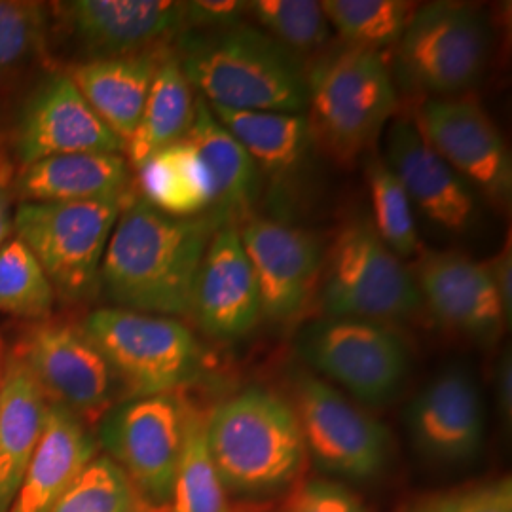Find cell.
<instances>
[{
    "label": "cell",
    "mask_w": 512,
    "mask_h": 512,
    "mask_svg": "<svg viewBox=\"0 0 512 512\" xmlns=\"http://www.w3.org/2000/svg\"><path fill=\"white\" fill-rule=\"evenodd\" d=\"M222 224L230 222L215 213L181 219L128 196L101 262L99 293L122 310L190 315L203 255Z\"/></svg>",
    "instance_id": "cell-1"
},
{
    "label": "cell",
    "mask_w": 512,
    "mask_h": 512,
    "mask_svg": "<svg viewBox=\"0 0 512 512\" xmlns=\"http://www.w3.org/2000/svg\"><path fill=\"white\" fill-rule=\"evenodd\" d=\"M179 65L205 103L232 110L304 114L308 69L302 59L256 25L186 31Z\"/></svg>",
    "instance_id": "cell-2"
},
{
    "label": "cell",
    "mask_w": 512,
    "mask_h": 512,
    "mask_svg": "<svg viewBox=\"0 0 512 512\" xmlns=\"http://www.w3.org/2000/svg\"><path fill=\"white\" fill-rule=\"evenodd\" d=\"M205 437L224 490L241 499L291 490L308 459L293 404L260 387L219 404Z\"/></svg>",
    "instance_id": "cell-3"
},
{
    "label": "cell",
    "mask_w": 512,
    "mask_h": 512,
    "mask_svg": "<svg viewBox=\"0 0 512 512\" xmlns=\"http://www.w3.org/2000/svg\"><path fill=\"white\" fill-rule=\"evenodd\" d=\"M399 107L384 55L344 46L308 69L306 120L311 143L336 164L351 165L376 143Z\"/></svg>",
    "instance_id": "cell-4"
},
{
    "label": "cell",
    "mask_w": 512,
    "mask_h": 512,
    "mask_svg": "<svg viewBox=\"0 0 512 512\" xmlns=\"http://www.w3.org/2000/svg\"><path fill=\"white\" fill-rule=\"evenodd\" d=\"M317 294L325 317L403 323L423 308L412 270L395 255L370 220H353L334 238Z\"/></svg>",
    "instance_id": "cell-5"
},
{
    "label": "cell",
    "mask_w": 512,
    "mask_h": 512,
    "mask_svg": "<svg viewBox=\"0 0 512 512\" xmlns=\"http://www.w3.org/2000/svg\"><path fill=\"white\" fill-rule=\"evenodd\" d=\"M128 196L19 202L12 215V232L37 256L63 302L80 304L99 293L101 262Z\"/></svg>",
    "instance_id": "cell-6"
},
{
    "label": "cell",
    "mask_w": 512,
    "mask_h": 512,
    "mask_svg": "<svg viewBox=\"0 0 512 512\" xmlns=\"http://www.w3.org/2000/svg\"><path fill=\"white\" fill-rule=\"evenodd\" d=\"M80 329L107 357L124 399L175 393L202 372V346L175 317L101 308Z\"/></svg>",
    "instance_id": "cell-7"
},
{
    "label": "cell",
    "mask_w": 512,
    "mask_h": 512,
    "mask_svg": "<svg viewBox=\"0 0 512 512\" xmlns=\"http://www.w3.org/2000/svg\"><path fill=\"white\" fill-rule=\"evenodd\" d=\"M397 46V78L431 99L459 97L486 73L492 52L488 19L475 6L429 2L416 8Z\"/></svg>",
    "instance_id": "cell-8"
},
{
    "label": "cell",
    "mask_w": 512,
    "mask_h": 512,
    "mask_svg": "<svg viewBox=\"0 0 512 512\" xmlns=\"http://www.w3.org/2000/svg\"><path fill=\"white\" fill-rule=\"evenodd\" d=\"M194 404L179 391L124 399L99 420L97 442L148 512H167Z\"/></svg>",
    "instance_id": "cell-9"
},
{
    "label": "cell",
    "mask_w": 512,
    "mask_h": 512,
    "mask_svg": "<svg viewBox=\"0 0 512 512\" xmlns=\"http://www.w3.org/2000/svg\"><path fill=\"white\" fill-rule=\"evenodd\" d=\"M296 349L321 380L366 406L391 403L410 376L406 340L376 321L323 315L300 332Z\"/></svg>",
    "instance_id": "cell-10"
},
{
    "label": "cell",
    "mask_w": 512,
    "mask_h": 512,
    "mask_svg": "<svg viewBox=\"0 0 512 512\" xmlns=\"http://www.w3.org/2000/svg\"><path fill=\"white\" fill-rule=\"evenodd\" d=\"M293 404L306 456L327 478L368 484L385 475L393 440L384 423L315 374L294 378Z\"/></svg>",
    "instance_id": "cell-11"
},
{
    "label": "cell",
    "mask_w": 512,
    "mask_h": 512,
    "mask_svg": "<svg viewBox=\"0 0 512 512\" xmlns=\"http://www.w3.org/2000/svg\"><path fill=\"white\" fill-rule=\"evenodd\" d=\"M16 353L50 403L69 408L88 423L101 420L122 395L107 357L80 327L40 321Z\"/></svg>",
    "instance_id": "cell-12"
},
{
    "label": "cell",
    "mask_w": 512,
    "mask_h": 512,
    "mask_svg": "<svg viewBox=\"0 0 512 512\" xmlns=\"http://www.w3.org/2000/svg\"><path fill=\"white\" fill-rule=\"evenodd\" d=\"M412 450L431 467L473 463L486 440V403L469 366L448 365L421 387L406 410Z\"/></svg>",
    "instance_id": "cell-13"
},
{
    "label": "cell",
    "mask_w": 512,
    "mask_h": 512,
    "mask_svg": "<svg viewBox=\"0 0 512 512\" xmlns=\"http://www.w3.org/2000/svg\"><path fill=\"white\" fill-rule=\"evenodd\" d=\"M414 122L478 198L501 207L511 203V150L478 101L463 95L427 99Z\"/></svg>",
    "instance_id": "cell-14"
},
{
    "label": "cell",
    "mask_w": 512,
    "mask_h": 512,
    "mask_svg": "<svg viewBox=\"0 0 512 512\" xmlns=\"http://www.w3.org/2000/svg\"><path fill=\"white\" fill-rule=\"evenodd\" d=\"M239 238L255 272L262 317L289 323L317 293L325 251L308 230L270 219L245 220Z\"/></svg>",
    "instance_id": "cell-15"
},
{
    "label": "cell",
    "mask_w": 512,
    "mask_h": 512,
    "mask_svg": "<svg viewBox=\"0 0 512 512\" xmlns=\"http://www.w3.org/2000/svg\"><path fill=\"white\" fill-rule=\"evenodd\" d=\"M12 147L25 167L65 154H122L124 141L95 114L69 74L55 73L40 82L19 110Z\"/></svg>",
    "instance_id": "cell-16"
},
{
    "label": "cell",
    "mask_w": 512,
    "mask_h": 512,
    "mask_svg": "<svg viewBox=\"0 0 512 512\" xmlns=\"http://www.w3.org/2000/svg\"><path fill=\"white\" fill-rule=\"evenodd\" d=\"M433 319L476 344H494L511 323L486 262L450 251H421L412 270Z\"/></svg>",
    "instance_id": "cell-17"
},
{
    "label": "cell",
    "mask_w": 512,
    "mask_h": 512,
    "mask_svg": "<svg viewBox=\"0 0 512 512\" xmlns=\"http://www.w3.org/2000/svg\"><path fill=\"white\" fill-rule=\"evenodd\" d=\"M384 160L403 184L412 207L435 228L454 236L475 230L480 198L427 143L414 118L391 122Z\"/></svg>",
    "instance_id": "cell-18"
},
{
    "label": "cell",
    "mask_w": 512,
    "mask_h": 512,
    "mask_svg": "<svg viewBox=\"0 0 512 512\" xmlns=\"http://www.w3.org/2000/svg\"><path fill=\"white\" fill-rule=\"evenodd\" d=\"M71 37L92 55L118 57L156 50L186 33L184 2L173 0H73L55 4Z\"/></svg>",
    "instance_id": "cell-19"
},
{
    "label": "cell",
    "mask_w": 512,
    "mask_h": 512,
    "mask_svg": "<svg viewBox=\"0 0 512 512\" xmlns=\"http://www.w3.org/2000/svg\"><path fill=\"white\" fill-rule=\"evenodd\" d=\"M190 315L215 340L247 336L262 319L260 294L238 224H222L209 241L196 275Z\"/></svg>",
    "instance_id": "cell-20"
},
{
    "label": "cell",
    "mask_w": 512,
    "mask_h": 512,
    "mask_svg": "<svg viewBox=\"0 0 512 512\" xmlns=\"http://www.w3.org/2000/svg\"><path fill=\"white\" fill-rule=\"evenodd\" d=\"M99 456L90 423L50 403L37 450L8 512H50Z\"/></svg>",
    "instance_id": "cell-21"
},
{
    "label": "cell",
    "mask_w": 512,
    "mask_h": 512,
    "mask_svg": "<svg viewBox=\"0 0 512 512\" xmlns=\"http://www.w3.org/2000/svg\"><path fill=\"white\" fill-rule=\"evenodd\" d=\"M50 401L18 353L4 359L0 384V512L10 511L37 450Z\"/></svg>",
    "instance_id": "cell-22"
},
{
    "label": "cell",
    "mask_w": 512,
    "mask_h": 512,
    "mask_svg": "<svg viewBox=\"0 0 512 512\" xmlns=\"http://www.w3.org/2000/svg\"><path fill=\"white\" fill-rule=\"evenodd\" d=\"M164 55L156 48L141 54L88 59L67 73L95 114L124 141V147L141 120Z\"/></svg>",
    "instance_id": "cell-23"
},
{
    "label": "cell",
    "mask_w": 512,
    "mask_h": 512,
    "mask_svg": "<svg viewBox=\"0 0 512 512\" xmlns=\"http://www.w3.org/2000/svg\"><path fill=\"white\" fill-rule=\"evenodd\" d=\"M122 154L80 152L25 165L14 183L19 202H86L128 194Z\"/></svg>",
    "instance_id": "cell-24"
},
{
    "label": "cell",
    "mask_w": 512,
    "mask_h": 512,
    "mask_svg": "<svg viewBox=\"0 0 512 512\" xmlns=\"http://www.w3.org/2000/svg\"><path fill=\"white\" fill-rule=\"evenodd\" d=\"M184 139L198 150L213 177L217 192L213 213L236 224L234 219L245 217L262 192V173L255 160L220 124L202 97H196L194 122Z\"/></svg>",
    "instance_id": "cell-25"
},
{
    "label": "cell",
    "mask_w": 512,
    "mask_h": 512,
    "mask_svg": "<svg viewBox=\"0 0 512 512\" xmlns=\"http://www.w3.org/2000/svg\"><path fill=\"white\" fill-rule=\"evenodd\" d=\"M209 109L249 152L260 173L274 181L298 173L313 147L304 114L232 110L215 105H209Z\"/></svg>",
    "instance_id": "cell-26"
},
{
    "label": "cell",
    "mask_w": 512,
    "mask_h": 512,
    "mask_svg": "<svg viewBox=\"0 0 512 512\" xmlns=\"http://www.w3.org/2000/svg\"><path fill=\"white\" fill-rule=\"evenodd\" d=\"M137 173L143 200L165 215L188 219L215 209L213 177L186 139L150 156Z\"/></svg>",
    "instance_id": "cell-27"
},
{
    "label": "cell",
    "mask_w": 512,
    "mask_h": 512,
    "mask_svg": "<svg viewBox=\"0 0 512 512\" xmlns=\"http://www.w3.org/2000/svg\"><path fill=\"white\" fill-rule=\"evenodd\" d=\"M196 114V95L177 55L165 54L148 92L141 120L124 152L129 167L139 169L162 148L183 141Z\"/></svg>",
    "instance_id": "cell-28"
},
{
    "label": "cell",
    "mask_w": 512,
    "mask_h": 512,
    "mask_svg": "<svg viewBox=\"0 0 512 512\" xmlns=\"http://www.w3.org/2000/svg\"><path fill=\"white\" fill-rule=\"evenodd\" d=\"M321 8L349 48L382 52L403 37L418 4L404 0H323Z\"/></svg>",
    "instance_id": "cell-29"
},
{
    "label": "cell",
    "mask_w": 512,
    "mask_h": 512,
    "mask_svg": "<svg viewBox=\"0 0 512 512\" xmlns=\"http://www.w3.org/2000/svg\"><path fill=\"white\" fill-rule=\"evenodd\" d=\"M205 418L196 408L188 421L167 512H230L228 492L207 446Z\"/></svg>",
    "instance_id": "cell-30"
},
{
    "label": "cell",
    "mask_w": 512,
    "mask_h": 512,
    "mask_svg": "<svg viewBox=\"0 0 512 512\" xmlns=\"http://www.w3.org/2000/svg\"><path fill=\"white\" fill-rule=\"evenodd\" d=\"M57 294L37 256L12 236L0 247V313L29 321H48Z\"/></svg>",
    "instance_id": "cell-31"
},
{
    "label": "cell",
    "mask_w": 512,
    "mask_h": 512,
    "mask_svg": "<svg viewBox=\"0 0 512 512\" xmlns=\"http://www.w3.org/2000/svg\"><path fill=\"white\" fill-rule=\"evenodd\" d=\"M366 183L372 205V219L368 220L376 234L403 260L420 255L421 241L414 207L403 184L385 164L384 158H370L366 164Z\"/></svg>",
    "instance_id": "cell-32"
},
{
    "label": "cell",
    "mask_w": 512,
    "mask_h": 512,
    "mask_svg": "<svg viewBox=\"0 0 512 512\" xmlns=\"http://www.w3.org/2000/svg\"><path fill=\"white\" fill-rule=\"evenodd\" d=\"M249 16L260 31L298 57L323 48L332 31L315 0H255L249 2Z\"/></svg>",
    "instance_id": "cell-33"
},
{
    "label": "cell",
    "mask_w": 512,
    "mask_h": 512,
    "mask_svg": "<svg viewBox=\"0 0 512 512\" xmlns=\"http://www.w3.org/2000/svg\"><path fill=\"white\" fill-rule=\"evenodd\" d=\"M50 512H148L120 467L97 456Z\"/></svg>",
    "instance_id": "cell-34"
},
{
    "label": "cell",
    "mask_w": 512,
    "mask_h": 512,
    "mask_svg": "<svg viewBox=\"0 0 512 512\" xmlns=\"http://www.w3.org/2000/svg\"><path fill=\"white\" fill-rule=\"evenodd\" d=\"M48 10L40 2L0 0V82L44 52Z\"/></svg>",
    "instance_id": "cell-35"
},
{
    "label": "cell",
    "mask_w": 512,
    "mask_h": 512,
    "mask_svg": "<svg viewBox=\"0 0 512 512\" xmlns=\"http://www.w3.org/2000/svg\"><path fill=\"white\" fill-rule=\"evenodd\" d=\"M406 512H512L509 476L452 488L423 497Z\"/></svg>",
    "instance_id": "cell-36"
},
{
    "label": "cell",
    "mask_w": 512,
    "mask_h": 512,
    "mask_svg": "<svg viewBox=\"0 0 512 512\" xmlns=\"http://www.w3.org/2000/svg\"><path fill=\"white\" fill-rule=\"evenodd\" d=\"M283 512H370L348 484L327 476L293 484Z\"/></svg>",
    "instance_id": "cell-37"
},
{
    "label": "cell",
    "mask_w": 512,
    "mask_h": 512,
    "mask_svg": "<svg viewBox=\"0 0 512 512\" xmlns=\"http://www.w3.org/2000/svg\"><path fill=\"white\" fill-rule=\"evenodd\" d=\"M249 14V2L243 0H194L184 2L186 31H207L241 23Z\"/></svg>",
    "instance_id": "cell-38"
},
{
    "label": "cell",
    "mask_w": 512,
    "mask_h": 512,
    "mask_svg": "<svg viewBox=\"0 0 512 512\" xmlns=\"http://www.w3.org/2000/svg\"><path fill=\"white\" fill-rule=\"evenodd\" d=\"M488 272L492 275L495 291L499 294V300L503 304V310L507 317H512V247L511 234L507 236V241L499 249V253L486 262Z\"/></svg>",
    "instance_id": "cell-39"
},
{
    "label": "cell",
    "mask_w": 512,
    "mask_h": 512,
    "mask_svg": "<svg viewBox=\"0 0 512 512\" xmlns=\"http://www.w3.org/2000/svg\"><path fill=\"white\" fill-rule=\"evenodd\" d=\"M495 393H497V410L501 420L511 421L512 416V361L511 353L501 355L497 366V380H495Z\"/></svg>",
    "instance_id": "cell-40"
},
{
    "label": "cell",
    "mask_w": 512,
    "mask_h": 512,
    "mask_svg": "<svg viewBox=\"0 0 512 512\" xmlns=\"http://www.w3.org/2000/svg\"><path fill=\"white\" fill-rule=\"evenodd\" d=\"M10 188L4 173L0 171V247L12 236V207H10Z\"/></svg>",
    "instance_id": "cell-41"
},
{
    "label": "cell",
    "mask_w": 512,
    "mask_h": 512,
    "mask_svg": "<svg viewBox=\"0 0 512 512\" xmlns=\"http://www.w3.org/2000/svg\"><path fill=\"white\" fill-rule=\"evenodd\" d=\"M4 359L6 357H2V353H0V384H2V372H4Z\"/></svg>",
    "instance_id": "cell-42"
}]
</instances>
